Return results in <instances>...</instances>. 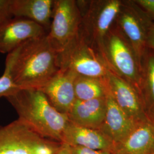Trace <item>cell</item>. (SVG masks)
I'll use <instances>...</instances> for the list:
<instances>
[{
    "instance_id": "cell-10",
    "label": "cell",
    "mask_w": 154,
    "mask_h": 154,
    "mask_svg": "<svg viewBox=\"0 0 154 154\" xmlns=\"http://www.w3.org/2000/svg\"><path fill=\"white\" fill-rule=\"evenodd\" d=\"M109 91L116 104L136 123L149 119L137 90L109 70L106 76Z\"/></svg>"
},
{
    "instance_id": "cell-13",
    "label": "cell",
    "mask_w": 154,
    "mask_h": 154,
    "mask_svg": "<svg viewBox=\"0 0 154 154\" xmlns=\"http://www.w3.org/2000/svg\"><path fill=\"white\" fill-rule=\"evenodd\" d=\"M137 123L118 106L108 91L105 120L99 130L116 145L126 137Z\"/></svg>"
},
{
    "instance_id": "cell-12",
    "label": "cell",
    "mask_w": 154,
    "mask_h": 154,
    "mask_svg": "<svg viewBox=\"0 0 154 154\" xmlns=\"http://www.w3.org/2000/svg\"><path fill=\"white\" fill-rule=\"evenodd\" d=\"M70 146L109 151L112 154L116 144L99 130L79 126L69 122L62 134V143Z\"/></svg>"
},
{
    "instance_id": "cell-20",
    "label": "cell",
    "mask_w": 154,
    "mask_h": 154,
    "mask_svg": "<svg viewBox=\"0 0 154 154\" xmlns=\"http://www.w3.org/2000/svg\"><path fill=\"white\" fill-rule=\"evenodd\" d=\"M11 3V0H0V22L13 17Z\"/></svg>"
},
{
    "instance_id": "cell-21",
    "label": "cell",
    "mask_w": 154,
    "mask_h": 154,
    "mask_svg": "<svg viewBox=\"0 0 154 154\" xmlns=\"http://www.w3.org/2000/svg\"><path fill=\"white\" fill-rule=\"evenodd\" d=\"M72 154H112L109 151L96 150L79 146H70Z\"/></svg>"
},
{
    "instance_id": "cell-24",
    "label": "cell",
    "mask_w": 154,
    "mask_h": 154,
    "mask_svg": "<svg viewBox=\"0 0 154 154\" xmlns=\"http://www.w3.org/2000/svg\"><path fill=\"white\" fill-rule=\"evenodd\" d=\"M55 154H72L70 146L65 143H61L60 147Z\"/></svg>"
},
{
    "instance_id": "cell-22",
    "label": "cell",
    "mask_w": 154,
    "mask_h": 154,
    "mask_svg": "<svg viewBox=\"0 0 154 154\" xmlns=\"http://www.w3.org/2000/svg\"><path fill=\"white\" fill-rule=\"evenodd\" d=\"M135 1L154 21V0H135Z\"/></svg>"
},
{
    "instance_id": "cell-3",
    "label": "cell",
    "mask_w": 154,
    "mask_h": 154,
    "mask_svg": "<svg viewBox=\"0 0 154 154\" xmlns=\"http://www.w3.org/2000/svg\"><path fill=\"white\" fill-rule=\"evenodd\" d=\"M100 55L109 70L129 83L140 94L139 62L132 46L114 23L105 36Z\"/></svg>"
},
{
    "instance_id": "cell-18",
    "label": "cell",
    "mask_w": 154,
    "mask_h": 154,
    "mask_svg": "<svg viewBox=\"0 0 154 154\" xmlns=\"http://www.w3.org/2000/svg\"><path fill=\"white\" fill-rule=\"evenodd\" d=\"M109 91L106 77L97 78L77 75L74 81L75 98L88 100L106 97Z\"/></svg>"
},
{
    "instance_id": "cell-11",
    "label": "cell",
    "mask_w": 154,
    "mask_h": 154,
    "mask_svg": "<svg viewBox=\"0 0 154 154\" xmlns=\"http://www.w3.org/2000/svg\"><path fill=\"white\" fill-rule=\"evenodd\" d=\"M77 76L68 69H61L40 90L58 112L67 114L76 100L74 81Z\"/></svg>"
},
{
    "instance_id": "cell-8",
    "label": "cell",
    "mask_w": 154,
    "mask_h": 154,
    "mask_svg": "<svg viewBox=\"0 0 154 154\" xmlns=\"http://www.w3.org/2000/svg\"><path fill=\"white\" fill-rule=\"evenodd\" d=\"M60 69H68L78 75L105 78L109 69L98 53L80 35L58 54Z\"/></svg>"
},
{
    "instance_id": "cell-16",
    "label": "cell",
    "mask_w": 154,
    "mask_h": 154,
    "mask_svg": "<svg viewBox=\"0 0 154 154\" xmlns=\"http://www.w3.org/2000/svg\"><path fill=\"white\" fill-rule=\"evenodd\" d=\"M54 0H11L12 16L23 18L49 29Z\"/></svg>"
},
{
    "instance_id": "cell-4",
    "label": "cell",
    "mask_w": 154,
    "mask_h": 154,
    "mask_svg": "<svg viewBox=\"0 0 154 154\" xmlns=\"http://www.w3.org/2000/svg\"><path fill=\"white\" fill-rule=\"evenodd\" d=\"M122 0H78L80 35L99 55L105 36L112 26Z\"/></svg>"
},
{
    "instance_id": "cell-7",
    "label": "cell",
    "mask_w": 154,
    "mask_h": 154,
    "mask_svg": "<svg viewBox=\"0 0 154 154\" xmlns=\"http://www.w3.org/2000/svg\"><path fill=\"white\" fill-rule=\"evenodd\" d=\"M153 21L135 0H122L114 24L132 46L140 66L147 46L149 29Z\"/></svg>"
},
{
    "instance_id": "cell-5",
    "label": "cell",
    "mask_w": 154,
    "mask_h": 154,
    "mask_svg": "<svg viewBox=\"0 0 154 154\" xmlns=\"http://www.w3.org/2000/svg\"><path fill=\"white\" fill-rule=\"evenodd\" d=\"M61 144L42 137L18 119L0 126V154H55Z\"/></svg>"
},
{
    "instance_id": "cell-6",
    "label": "cell",
    "mask_w": 154,
    "mask_h": 154,
    "mask_svg": "<svg viewBox=\"0 0 154 154\" xmlns=\"http://www.w3.org/2000/svg\"><path fill=\"white\" fill-rule=\"evenodd\" d=\"M81 22L77 1L54 0L52 18L47 35L58 54L78 38Z\"/></svg>"
},
{
    "instance_id": "cell-1",
    "label": "cell",
    "mask_w": 154,
    "mask_h": 154,
    "mask_svg": "<svg viewBox=\"0 0 154 154\" xmlns=\"http://www.w3.org/2000/svg\"><path fill=\"white\" fill-rule=\"evenodd\" d=\"M60 70L58 53L46 34L17 48L11 73L19 88L41 89Z\"/></svg>"
},
{
    "instance_id": "cell-14",
    "label": "cell",
    "mask_w": 154,
    "mask_h": 154,
    "mask_svg": "<svg viewBox=\"0 0 154 154\" xmlns=\"http://www.w3.org/2000/svg\"><path fill=\"white\" fill-rule=\"evenodd\" d=\"M113 154H154V122H139L131 132L116 144Z\"/></svg>"
},
{
    "instance_id": "cell-23",
    "label": "cell",
    "mask_w": 154,
    "mask_h": 154,
    "mask_svg": "<svg viewBox=\"0 0 154 154\" xmlns=\"http://www.w3.org/2000/svg\"><path fill=\"white\" fill-rule=\"evenodd\" d=\"M147 46L148 48L154 50V21L151 23L149 29Z\"/></svg>"
},
{
    "instance_id": "cell-19",
    "label": "cell",
    "mask_w": 154,
    "mask_h": 154,
    "mask_svg": "<svg viewBox=\"0 0 154 154\" xmlns=\"http://www.w3.org/2000/svg\"><path fill=\"white\" fill-rule=\"evenodd\" d=\"M17 50V48L7 54L6 58L5 70L3 74L0 77V98H7L20 89L13 82L11 73L12 66L16 55Z\"/></svg>"
},
{
    "instance_id": "cell-17",
    "label": "cell",
    "mask_w": 154,
    "mask_h": 154,
    "mask_svg": "<svg viewBox=\"0 0 154 154\" xmlns=\"http://www.w3.org/2000/svg\"><path fill=\"white\" fill-rule=\"evenodd\" d=\"M140 98L146 114L154 122V50L147 48L140 61Z\"/></svg>"
},
{
    "instance_id": "cell-2",
    "label": "cell",
    "mask_w": 154,
    "mask_h": 154,
    "mask_svg": "<svg viewBox=\"0 0 154 154\" xmlns=\"http://www.w3.org/2000/svg\"><path fill=\"white\" fill-rule=\"evenodd\" d=\"M16 111L18 119L42 137L62 143L69 123L67 115L58 112L37 88H20L6 98Z\"/></svg>"
},
{
    "instance_id": "cell-15",
    "label": "cell",
    "mask_w": 154,
    "mask_h": 154,
    "mask_svg": "<svg viewBox=\"0 0 154 154\" xmlns=\"http://www.w3.org/2000/svg\"><path fill=\"white\" fill-rule=\"evenodd\" d=\"M106 111V97L88 100L76 99L67 115L73 124L100 130L105 120Z\"/></svg>"
},
{
    "instance_id": "cell-9",
    "label": "cell",
    "mask_w": 154,
    "mask_h": 154,
    "mask_svg": "<svg viewBox=\"0 0 154 154\" xmlns=\"http://www.w3.org/2000/svg\"><path fill=\"white\" fill-rule=\"evenodd\" d=\"M46 30L35 22L13 17L0 22V53L8 54L26 42L46 35Z\"/></svg>"
}]
</instances>
